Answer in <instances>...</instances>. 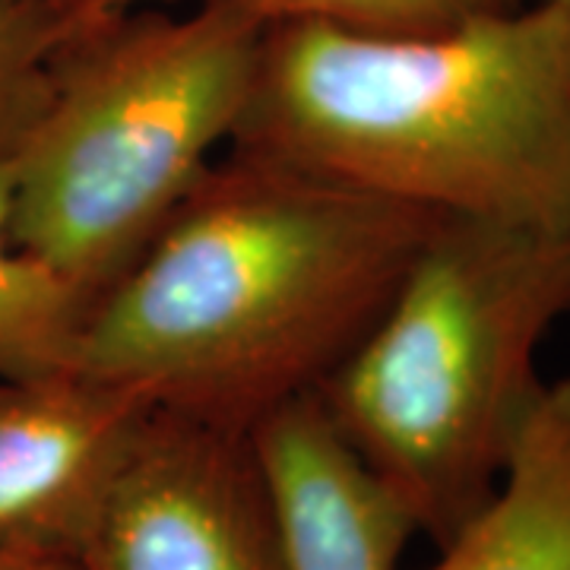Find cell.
Segmentation results:
<instances>
[{
  "label": "cell",
  "mask_w": 570,
  "mask_h": 570,
  "mask_svg": "<svg viewBox=\"0 0 570 570\" xmlns=\"http://www.w3.org/2000/svg\"><path fill=\"white\" fill-rule=\"evenodd\" d=\"M523 3H551L570 13V0H491V7H523Z\"/></svg>",
  "instance_id": "cell-13"
},
{
  "label": "cell",
  "mask_w": 570,
  "mask_h": 570,
  "mask_svg": "<svg viewBox=\"0 0 570 570\" xmlns=\"http://www.w3.org/2000/svg\"><path fill=\"white\" fill-rule=\"evenodd\" d=\"M441 216L228 146L92 305L70 367L254 431L367 336Z\"/></svg>",
  "instance_id": "cell-1"
},
{
  "label": "cell",
  "mask_w": 570,
  "mask_h": 570,
  "mask_svg": "<svg viewBox=\"0 0 570 570\" xmlns=\"http://www.w3.org/2000/svg\"><path fill=\"white\" fill-rule=\"evenodd\" d=\"M80 554L92 570H285L250 431L153 409Z\"/></svg>",
  "instance_id": "cell-5"
},
{
  "label": "cell",
  "mask_w": 570,
  "mask_h": 570,
  "mask_svg": "<svg viewBox=\"0 0 570 570\" xmlns=\"http://www.w3.org/2000/svg\"><path fill=\"white\" fill-rule=\"evenodd\" d=\"M570 317V235L441 216L390 305L314 396L438 549L494 498Z\"/></svg>",
  "instance_id": "cell-3"
},
{
  "label": "cell",
  "mask_w": 570,
  "mask_h": 570,
  "mask_svg": "<svg viewBox=\"0 0 570 570\" xmlns=\"http://www.w3.org/2000/svg\"><path fill=\"white\" fill-rule=\"evenodd\" d=\"M235 149L415 206L570 235V13L438 32L269 26Z\"/></svg>",
  "instance_id": "cell-2"
},
{
  "label": "cell",
  "mask_w": 570,
  "mask_h": 570,
  "mask_svg": "<svg viewBox=\"0 0 570 570\" xmlns=\"http://www.w3.org/2000/svg\"><path fill=\"white\" fill-rule=\"evenodd\" d=\"M58 36L61 22L41 0H0V153L39 115Z\"/></svg>",
  "instance_id": "cell-11"
},
{
  "label": "cell",
  "mask_w": 570,
  "mask_h": 570,
  "mask_svg": "<svg viewBox=\"0 0 570 570\" xmlns=\"http://www.w3.org/2000/svg\"><path fill=\"white\" fill-rule=\"evenodd\" d=\"M422 570H570V377L546 384L494 498Z\"/></svg>",
  "instance_id": "cell-8"
},
{
  "label": "cell",
  "mask_w": 570,
  "mask_h": 570,
  "mask_svg": "<svg viewBox=\"0 0 570 570\" xmlns=\"http://www.w3.org/2000/svg\"><path fill=\"white\" fill-rule=\"evenodd\" d=\"M266 29L228 0L61 22L48 96L10 149L17 245L96 305L232 146Z\"/></svg>",
  "instance_id": "cell-4"
},
{
  "label": "cell",
  "mask_w": 570,
  "mask_h": 570,
  "mask_svg": "<svg viewBox=\"0 0 570 570\" xmlns=\"http://www.w3.org/2000/svg\"><path fill=\"white\" fill-rule=\"evenodd\" d=\"M58 22L92 20L171 0H41ZM266 26L326 22L362 32H438L491 7V0H228Z\"/></svg>",
  "instance_id": "cell-10"
},
{
  "label": "cell",
  "mask_w": 570,
  "mask_h": 570,
  "mask_svg": "<svg viewBox=\"0 0 570 570\" xmlns=\"http://www.w3.org/2000/svg\"><path fill=\"white\" fill-rule=\"evenodd\" d=\"M153 409L61 367L0 381V546L82 551Z\"/></svg>",
  "instance_id": "cell-6"
},
{
  "label": "cell",
  "mask_w": 570,
  "mask_h": 570,
  "mask_svg": "<svg viewBox=\"0 0 570 570\" xmlns=\"http://www.w3.org/2000/svg\"><path fill=\"white\" fill-rule=\"evenodd\" d=\"M276 510L285 570H400L419 535L311 393L250 431Z\"/></svg>",
  "instance_id": "cell-7"
},
{
  "label": "cell",
  "mask_w": 570,
  "mask_h": 570,
  "mask_svg": "<svg viewBox=\"0 0 570 570\" xmlns=\"http://www.w3.org/2000/svg\"><path fill=\"white\" fill-rule=\"evenodd\" d=\"M92 302L13 238V165L0 153V381L70 367Z\"/></svg>",
  "instance_id": "cell-9"
},
{
  "label": "cell",
  "mask_w": 570,
  "mask_h": 570,
  "mask_svg": "<svg viewBox=\"0 0 570 570\" xmlns=\"http://www.w3.org/2000/svg\"><path fill=\"white\" fill-rule=\"evenodd\" d=\"M0 570H92L80 551L48 546H0Z\"/></svg>",
  "instance_id": "cell-12"
}]
</instances>
